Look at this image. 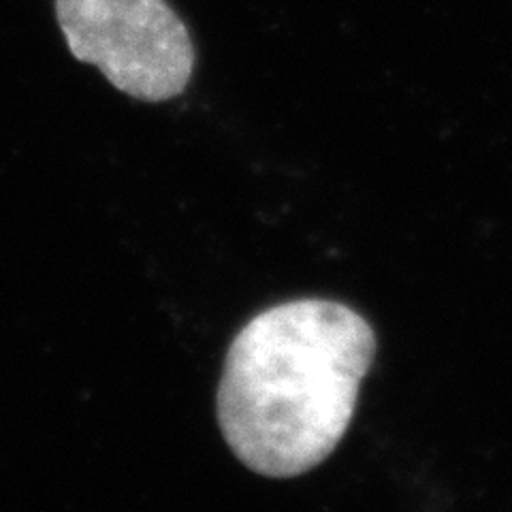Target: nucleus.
<instances>
[{
  "mask_svg": "<svg viewBox=\"0 0 512 512\" xmlns=\"http://www.w3.org/2000/svg\"><path fill=\"white\" fill-rule=\"evenodd\" d=\"M376 352L372 325L338 301L297 299L256 314L224 359V442L267 478L314 470L346 436Z\"/></svg>",
  "mask_w": 512,
  "mask_h": 512,
  "instance_id": "obj_1",
  "label": "nucleus"
},
{
  "mask_svg": "<svg viewBox=\"0 0 512 512\" xmlns=\"http://www.w3.org/2000/svg\"><path fill=\"white\" fill-rule=\"evenodd\" d=\"M56 18L73 58L120 92L146 103L186 92L195 43L167 0H56Z\"/></svg>",
  "mask_w": 512,
  "mask_h": 512,
  "instance_id": "obj_2",
  "label": "nucleus"
}]
</instances>
